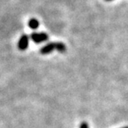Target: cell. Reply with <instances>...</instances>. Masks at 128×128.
Here are the masks:
<instances>
[{
  "label": "cell",
  "instance_id": "obj_4",
  "mask_svg": "<svg viewBox=\"0 0 128 128\" xmlns=\"http://www.w3.org/2000/svg\"><path fill=\"white\" fill-rule=\"evenodd\" d=\"M28 26L32 29H37L39 26V22L36 18H31L28 22Z\"/></svg>",
  "mask_w": 128,
  "mask_h": 128
},
{
  "label": "cell",
  "instance_id": "obj_2",
  "mask_svg": "<svg viewBox=\"0 0 128 128\" xmlns=\"http://www.w3.org/2000/svg\"><path fill=\"white\" fill-rule=\"evenodd\" d=\"M31 38L34 42L40 43L47 41L48 39V35L46 32H32Z\"/></svg>",
  "mask_w": 128,
  "mask_h": 128
},
{
  "label": "cell",
  "instance_id": "obj_5",
  "mask_svg": "<svg viewBox=\"0 0 128 128\" xmlns=\"http://www.w3.org/2000/svg\"><path fill=\"white\" fill-rule=\"evenodd\" d=\"M107 1H109V0H107Z\"/></svg>",
  "mask_w": 128,
  "mask_h": 128
},
{
  "label": "cell",
  "instance_id": "obj_1",
  "mask_svg": "<svg viewBox=\"0 0 128 128\" xmlns=\"http://www.w3.org/2000/svg\"><path fill=\"white\" fill-rule=\"evenodd\" d=\"M53 50H58V52H63L66 51V46L62 42H50L41 48L40 52L45 55L52 52Z\"/></svg>",
  "mask_w": 128,
  "mask_h": 128
},
{
  "label": "cell",
  "instance_id": "obj_3",
  "mask_svg": "<svg viewBox=\"0 0 128 128\" xmlns=\"http://www.w3.org/2000/svg\"><path fill=\"white\" fill-rule=\"evenodd\" d=\"M28 37L27 35H22L20 39L18 41V49L21 51L26 50L28 47Z\"/></svg>",
  "mask_w": 128,
  "mask_h": 128
}]
</instances>
